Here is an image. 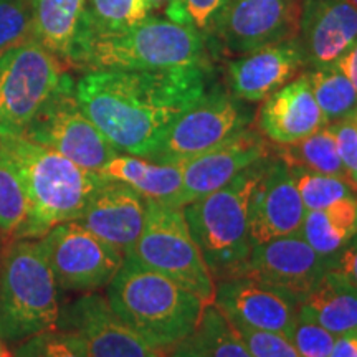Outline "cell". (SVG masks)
<instances>
[{
    "mask_svg": "<svg viewBox=\"0 0 357 357\" xmlns=\"http://www.w3.org/2000/svg\"><path fill=\"white\" fill-rule=\"evenodd\" d=\"M305 63L296 37L243 53L227 63L230 93L245 102H258L291 82Z\"/></svg>",
    "mask_w": 357,
    "mask_h": 357,
    "instance_id": "cell-18",
    "label": "cell"
},
{
    "mask_svg": "<svg viewBox=\"0 0 357 357\" xmlns=\"http://www.w3.org/2000/svg\"><path fill=\"white\" fill-rule=\"evenodd\" d=\"M333 263L334 258L321 257L300 234H293L255 245L235 276L260 281L300 305L321 276L333 270Z\"/></svg>",
    "mask_w": 357,
    "mask_h": 357,
    "instance_id": "cell-13",
    "label": "cell"
},
{
    "mask_svg": "<svg viewBox=\"0 0 357 357\" xmlns=\"http://www.w3.org/2000/svg\"><path fill=\"white\" fill-rule=\"evenodd\" d=\"M234 326L255 357H301L296 347L293 346V342L288 337L281 336V334L258 331V329L247 328V326L242 324Z\"/></svg>",
    "mask_w": 357,
    "mask_h": 357,
    "instance_id": "cell-36",
    "label": "cell"
},
{
    "mask_svg": "<svg viewBox=\"0 0 357 357\" xmlns=\"http://www.w3.org/2000/svg\"><path fill=\"white\" fill-rule=\"evenodd\" d=\"M195 336L211 357H255L235 326L213 303L204 306Z\"/></svg>",
    "mask_w": 357,
    "mask_h": 357,
    "instance_id": "cell-28",
    "label": "cell"
},
{
    "mask_svg": "<svg viewBox=\"0 0 357 357\" xmlns=\"http://www.w3.org/2000/svg\"><path fill=\"white\" fill-rule=\"evenodd\" d=\"M146 211L147 200L132 187L106 181L88 200L77 222L126 255L144 229Z\"/></svg>",
    "mask_w": 357,
    "mask_h": 357,
    "instance_id": "cell-20",
    "label": "cell"
},
{
    "mask_svg": "<svg viewBox=\"0 0 357 357\" xmlns=\"http://www.w3.org/2000/svg\"><path fill=\"white\" fill-rule=\"evenodd\" d=\"M88 0H30V40L68 63L86 26Z\"/></svg>",
    "mask_w": 357,
    "mask_h": 357,
    "instance_id": "cell-23",
    "label": "cell"
},
{
    "mask_svg": "<svg viewBox=\"0 0 357 357\" xmlns=\"http://www.w3.org/2000/svg\"><path fill=\"white\" fill-rule=\"evenodd\" d=\"M108 181L132 187L149 202L184 207V164L158 162L118 153L101 169Z\"/></svg>",
    "mask_w": 357,
    "mask_h": 357,
    "instance_id": "cell-22",
    "label": "cell"
},
{
    "mask_svg": "<svg viewBox=\"0 0 357 357\" xmlns=\"http://www.w3.org/2000/svg\"><path fill=\"white\" fill-rule=\"evenodd\" d=\"M48 265L58 288L95 293L106 288L124 261V253L84 229L77 220L60 223L43 236Z\"/></svg>",
    "mask_w": 357,
    "mask_h": 357,
    "instance_id": "cell-11",
    "label": "cell"
},
{
    "mask_svg": "<svg viewBox=\"0 0 357 357\" xmlns=\"http://www.w3.org/2000/svg\"><path fill=\"white\" fill-rule=\"evenodd\" d=\"M58 284L40 238H10L0 253V337L7 344L56 328Z\"/></svg>",
    "mask_w": 357,
    "mask_h": 357,
    "instance_id": "cell-6",
    "label": "cell"
},
{
    "mask_svg": "<svg viewBox=\"0 0 357 357\" xmlns=\"http://www.w3.org/2000/svg\"><path fill=\"white\" fill-rule=\"evenodd\" d=\"M298 310L334 336L357 329V288L337 271L329 270L303 298Z\"/></svg>",
    "mask_w": 357,
    "mask_h": 357,
    "instance_id": "cell-24",
    "label": "cell"
},
{
    "mask_svg": "<svg viewBox=\"0 0 357 357\" xmlns=\"http://www.w3.org/2000/svg\"><path fill=\"white\" fill-rule=\"evenodd\" d=\"M271 155L245 169L222 189L182 207L190 234L215 283L235 276L252 252L253 200Z\"/></svg>",
    "mask_w": 357,
    "mask_h": 357,
    "instance_id": "cell-5",
    "label": "cell"
},
{
    "mask_svg": "<svg viewBox=\"0 0 357 357\" xmlns=\"http://www.w3.org/2000/svg\"><path fill=\"white\" fill-rule=\"evenodd\" d=\"M329 357H357V329L336 336Z\"/></svg>",
    "mask_w": 357,
    "mask_h": 357,
    "instance_id": "cell-40",
    "label": "cell"
},
{
    "mask_svg": "<svg viewBox=\"0 0 357 357\" xmlns=\"http://www.w3.org/2000/svg\"><path fill=\"white\" fill-rule=\"evenodd\" d=\"M229 0H171L164 8L166 19L211 37L213 26Z\"/></svg>",
    "mask_w": 357,
    "mask_h": 357,
    "instance_id": "cell-32",
    "label": "cell"
},
{
    "mask_svg": "<svg viewBox=\"0 0 357 357\" xmlns=\"http://www.w3.org/2000/svg\"><path fill=\"white\" fill-rule=\"evenodd\" d=\"M351 2H352V3H354V6L357 7V0H351Z\"/></svg>",
    "mask_w": 357,
    "mask_h": 357,
    "instance_id": "cell-45",
    "label": "cell"
},
{
    "mask_svg": "<svg viewBox=\"0 0 357 357\" xmlns=\"http://www.w3.org/2000/svg\"><path fill=\"white\" fill-rule=\"evenodd\" d=\"M13 357H86L68 334L52 329L22 341Z\"/></svg>",
    "mask_w": 357,
    "mask_h": 357,
    "instance_id": "cell-35",
    "label": "cell"
},
{
    "mask_svg": "<svg viewBox=\"0 0 357 357\" xmlns=\"http://www.w3.org/2000/svg\"><path fill=\"white\" fill-rule=\"evenodd\" d=\"M253 113L245 101L217 86L184 111L169 129L151 160L185 162L200 155L250 126Z\"/></svg>",
    "mask_w": 357,
    "mask_h": 357,
    "instance_id": "cell-10",
    "label": "cell"
},
{
    "mask_svg": "<svg viewBox=\"0 0 357 357\" xmlns=\"http://www.w3.org/2000/svg\"><path fill=\"white\" fill-rule=\"evenodd\" d=\"M351 184H352V185H354V187H356V189H357V176H354V177H352V178H351Z\"/></svg>",
    "mask_w": 357,
    "mask_h": 357,
    "instance_id": "cell-44",
    "label": "cell"
},
{
    "mask_svg": "<svg viewBox=\"0 0 357 357\" xmlns=\"http://www.w3.org/2000/svg\"><path fill=\"white\" fill-rule=\"evenodd\" d=\"M0 151L15 167L29 199L20 238H40L60 223L78 220L91 195L108 181L24 136L0 137Z\"/></svg>",
    "mask_w": 357,
    "mask_h": 357,
    "instance_id": "cell-3",
    "label": "cell"
},
{
    "mask_svg": "<svg viewBox=\"0 0 357 357\" xmlns=\"http://www.w3.org/2000/svg\"><path fill=\"white\" fill-rule=\"evenodd\" d=\"M55 329L73 337L86 357H164L124 324L98 291L60 307Z\"/></svg>",
    "mask_w": 357,
    "mask_h": 357,
    "instance_id": "cell-12",
    "label": "cell"
},
{
    "mask_svg": "<svg viewBox=\"0 0 357 357\" xmlns=\"http://www.w3.org/2000/svg\"><path fill=\"white\" fill-rule=\"evenodd\" d=\"M0 253H2V245H0Z\"/></svg>",
    "mask_w": 357,
    "mask_h": 357,
    "instance_id": "cell-47",
    "label": "cell"
},
{
    "mask_svg": "<svg viewBox=\"0 0 357 357\" xmlns=\"http://www.w3.org/2000/svg\"><path fill=\"white\" fill-rule=\"evenodd\" d=\"M24 137L63 154L93 172H100L118 154L82 109L75 82L68 73L40 108Z\"/></svg>",
    "mask_w": 357,
    "mask_h": 357,
    "instance_id": "cell-9",
    "label": "cell"
},
{
    "mask_svg": "<svg viewBox=\"0 0 357 357\" xmlns=\"http://www.w3.org/2000/svg\"><path fill=\"white\" fill-rule=\"evenodd\" d=\"M141 0H88L86 26L95 32H116L146 19Z\"/></svg>",
    "mask_w": 357,
    "mask_h": 357,
    "instance_id": "cell-31",
    "label": "cell"
},
{
    "mask_svg": "<svg viewBox=\"0 0 357 357\" xmlns=\"http://www.w3.org/2000/svg\"><path fill=\"white\" fill-rule=\"evenodd\" d=\"M296 38L307 68L334 66L357 42V7L351 0H301Z\"/></svg>",
    "mask_w": 357,
    "mask_h": 357,
    "instance_id": "cell-16",
    "label": "cell"
},
{
    "mask_svg": "<svg viewBox=\"0 0 357 357\" xmlns=\"http://www.w3.org/2000/svg\"><path fill=\"white\" fill-rule=\"evenodd\" d=\"M29 218V199L19 174L0 151V234L20 238Z\"/></svg>",
    "mask_w": 357,
    "mask_h": 357,
    "instance_id": "cell-29",
    "label": "cell"
},
{
    "mask_svg": "<svg viewBox=\"0 0 357 357\" xmlns=\"http://www.w3.org/2000/svg\"><path fill=\"white\" fill-rule=\"evenodd\" d=\"M208 89L207 66L86 71L75 91L82 109L118 153L153 159L174 121Z\"/></svg>",
    "mask_w": 357,
    "mask_h": 357,
    "instance_id": "cell-1",
    "label": "cell"
},
{
    "mask_svg": "<svg viewBox=\"0 0 357 357\" xmlns=\"http://www.w3.org/2000/svg\"><path fill=\"white\" fill-rule=\"evenodd\" d=\"M288 166V164H287ZM306 211H321L337 200L356 199L357 189L346 178L312 172L310 169L288 166Z\"/></svg>",
    "mask_w": 357,
    "mask_h": 357,
    "instance_id": "cell-30",
    "label": "cell"
},
{
    "mask_svg": "<svg viewBox=\"0 0 357 357\" xmlns=\"http://www.w3.org/2000/svg\"><path fill=\"white\" fill-rule=\"evenodd\" d=\"M324 126L328 123L312 95L307 71L265 98L258 111V131L275 146L293 144Z\"/></svg>",
    "mask_w": 357,
    "mask_h": 357,
    "instance_id": "cell-21",
    "label": "cell"
},
{
    "mask_svg": "<svg viewBox=\"0 0 357 357\" xmlns=\"http://www.w3.org/2000/svg\"><path fill=\"white\" fill-rule=\"evenodd\" d=\"M213 305L234 324L276 333L288 339L300 306L288 294L247 276L217 281Z\"/></svg>",
    "mask_w": 357,
    "mask_h": 357,
    "instance_id": "cell-15",
    "label": "cell"
},
{
    "mask_svg": "<svg viewBox=\"0 0 357 357\" xmlns=\"http://www.w3.org/2000/svg\"><path fill=\"white\" fill-rule=\"evenodd\" d=\"M167 357H211L207 354V351L204 349V346L200 344L195 333L190 337L184 339L181 344H177L174 349H171L166 354Z\"/></svg>",
    "mask_w": 357,
    "mask_h": 357,
    "instance_id": "cell-39",
    "label": "cell"
},
{
    "mask_svg": "<svg viewBox=\"0 0 357 357\" xmlns=\"http://www.w3.org/2000/svg\"><path fill=\"white\" fill-rule=\"evenodd\" d=\"M207 40L197 30L154 15L116 32H95L84 26L68 65L84 73L207 66Z\"/></svg>",
    "mask_w": 357,
    "mask_h": 357,
    "instance_id": "cell-2",
    "label": "cell"
},
{
    "mask_svg": "<svg viewBox=\"0 0 357 357\" xmlns=\"http://www.w3.org/2000/svg\"><path fill=\"white\" fill-rule=\"evenodd\" d=\"M331 128L339 158L342 166L349 174V181L357 176V121L352 118L342 119V121L328 124Z\"/></svg>",
    "mask_w": 357,
    "mask_h": 357,
    "instance_id": "cell-37",
    "label": "cell"
},
{
    "mask_svg": "<svg viewBox=\"0 0 357 357\" xmlns=\"http://www.w3.org/2000/svg\"><path fill=\"white\" fill-rule=\"evenodd\" d=\"M300 10L301 0H229L208 38L243 55L296 37Z\"/></svg>",
    "mask_w": 357,
    "mask_h": 357,
    "instance_id": "cell-14",
    "label": "cell"
},
{
    "mask_svg": "<svg viewBox=\"0 0 357 357\" xmlns=\"http://www.w3.org/2000/svg\"><path fill=\"white\" fill-rule=\"evenodd\" d=\"M65 73L63 61L33 40L3 52L0 55V137L24 136Z\"/></svg>",
    "mask_w": 357,
    "mask_h": 357,
    "instance_id": "cell-8",
    "label": "cell"
},
{
    "mask_svg": "<svg viewBox=\"0 0 357 357\" xmlns=\"http://www.w3.org/2000/svg\"><path fill=\"white\" fill-rule=\"evenodd\" d=\"M333 270L357 288V235L352 236L351 242L334 257Z\"/></svg>",
    "mask_w": 357,
    "mask_h": 357,
    "instance_id": "cell-38",
    "label": "cell"
},
{
    "mask_svg": "<svg viewBox=\"0 0 357 357\" xmlns=\"http://www.w3.org/2000/svg\"><path fill=\"white\" fill-rule=\"evenodd\" d=\"M169 2H171V0H141L146 15H153L154 12L164 10V8L169 6Z\"/></svg>",
    "mask_w": 357,
    "mask_h": 357,
    "instance_id": "cell-42",
    "label": "cell"
},
{
    "mask_svg": "<svg viewBox=\"0 0 357 357\" xmlns=\"http://www.w3.org/2000/svg\"><path fill=\"white\" fill-rule=\"evenodd\" d=\"M0 357H13V352L8 349L7 342L0 337Z\"/></svg>",
    "mask_w": 357,
    "mask_h": 357,
    "instance_id": "cell-43",
    "label": "cell"
},
{
    "mask_svg": "<svg viewBox=\"0 0 357 357\" xmlns=\"http://www.w3.org/2000/svg\"><path fill=\"white\" fill-rule=\"evenodd\" d=\"M298 234L321 257L334 258L357 235V197L307 211Z\"/></svg>",
    "mask_w": 357,
    "mask_h": 357,
    "instance_id": "cell-25",
    "label": "cell"
},
{
    "mask_svg": "<svg viewBox=\"0 0 357 357\" xmlns=\"http://www.w3.org/2000/svg\"><path fill=\"white\" fill-rule=\"evenodd\" d=\"M164 357H167V356H164Z\"/></svg>",
    "mask_w": 357,
    "mask_h": 357,
    "instance_id": "cell-48",
    "label": "cell"
},
{
    "mask_svg": "<svg viewBox=\"0 0 357 357\" xmlns=\"http://www.w3.org/2000/svg\"><path fill=\"white\" fill-rule=\"evenodd\" d=\"M271 153L273 147L260 131L245 128L220 146L185 160L182 162L184 205L222 189L240 172L271 155Z\"/></svg>",
    "mask_w": 357,
    "mask_h": 357,
    "instance_id": "cell-17",
    "label": "cell"
},
{
    "mask_svg": "<svg viewBox=\"0 0 357 357\" xmlns=\"http://www.w3.org/2000/svg\"><path fill=\"white\" fill-rule=\"evenodd\" d=\"M289 341L293 342L301 357H329L336 336L316 323L305 311L298 310L296 323H294Z\"/></svg>",
    "mask_w": 357,
    "mask_h": 357,
    "instance_id": "cell-33",
    "label": "cell"
},
{
    "mask_svg": "<svg viewBox=\"0 0 357 357\" xmlns=\"http://www.w3.org/2000/svg\"><path fill=\"white\" fill-rule=\"evenodd\" d=\"M273 154L288 166L305 167L312 172L328 174L349 181V174L339 158L336 141L329 126L321 128L305 139L293 144L275 146ZM351 182V181H349Z\"/></svg>",
    "mask_w": 357,
    "mask_h": 357,
    "instance_id": "cell-26",
    "label": "cell"
},
{
    "mask_svg": "<svg viewBox=\"0 0 357 357\" xmlns=\"http://www.w3.org/2000/svg\"><path fill=\"white\" fill-rule=\"evenodd\" d=\"M124 257L176 281L204 305L213 303L215 281L190 234L182 207L147 200L144 229Z\"/></svg>",
    "mask_w": 357,
    "mask_h": 357,
    "instance_id": "cell-7",
    "label": "cell"
},
{
    "mask_svg": "<svg viewBox=\"0 0 357 357\" xmlns=\"http://www.w3.org/2000/svg\"><path fill=\"white\" fill-rule=\"evenodd\" d=\"M106 300L124 324L162 354L197 331L205 306L189 289L128 257L106 287Z\"/></svg>",
    "mask_w": 357,
    "mask_h": 357,
    "instance_id": "cell-4",
    "label": "cell"
},
{
    "mask_svg": "<svg viewBox=\"0 0 357 357\" xmlns=\"http://www.w3.org/2000/svg\"><path fill=\"white\" fill-rule=\"evenodd\" d=\"M306 212L291 171L273 154L253 200L250 220L252 245L255 247L278 236L298 234Z\"/></svg>",
    "mask_w": 357,
    "mask_h": 357,
    "instance_id": "cell-19",
    "label": "cell"
},
{
    "mask_svg": "<svg viewBox=\"0 0 357 357\" xmlns=\"http://www.w3.org/2000/svg\"><path fill=\"white\" fill-rule=\"evenodd\" d=\"M30 0H0V55L30 40Z\"/></svg>",
    "mask_w": 357,
    "mask_h": 357,
    "instance_id": "cell-34",
    "label": "cell"
},
{
    "mask_svg": "<svg viewBox=\"0 0 357 357\" xmlns=\"http://www.w3.org/2000/svg\"><path fill=\"white\" fill-rule=\"evenodd\" d=\"M312 95L323 111L326 123L333 124L352 118L357 113V91L351 79L334 66L310 70Z\"/></svg>",
    "mask_w": 357,
    "mask_h": 357,
    "instance_id": "cell-27",
    "label": "cell"
},
{
    "mask_svg": "<svg viewBox=\"0 0 357 357\" xmlns=\"http://www.w3.org/2000/svg\"><path fill=\"white\" fill-rule=\"evenodd\" d=\"M336 66L351 79V83L354 84L357 91V42L352 45L344 55H342V58L337 61Z\"/></svg>",
    "mask_w": 357,
    "mask_h": 357,
    "instance_id": "cell-41",
    "label": "cell"
},
{
    "mask_svg": "<svg viewBox=\"0 0 357 357\" xmlns=\"http://www.w3.org/2000/svg\"><path fill=\"white\" fill-rule=\"evenodd\" d=\"M354 119H356V121H357V113H356V114H354Z\"/></svg>",
    "mask_w": 357,
    "mask_h": 357,
    "instance_id": "cell-46",
    "label": "cell"
}]
</instances>
